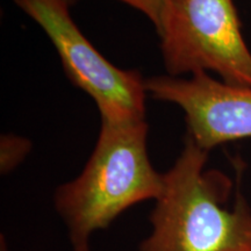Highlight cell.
Here are the masks:
<instances>
[{"mask_svg":"<svg viewBox=\"0 0 251 251\" xmlns=\"http://www.w3.org/2000/svg\"><path fill=\"white\" fill-rule=\"evenodd\" d=\"M147 140L146 120H101L85 168L75 179L59 185L54 196L72 251H92L96 231L109 227L129 207L161 196L164 174L153 169Z\"/></svg>","mask_w":251,"mask_h":251,"instance_id":"cell-1","label":"cell"},{"mask_svg":"<svg viewBox=\"0 0 251 251\" xmlns=\"http://www.w3.org/2000/svg\"><path fill=\"white\" fill-rule=\"evenodd\" d=\"M208 152L187 135L164 174L140 251H251L250 206L237 192L233 208L225 207L231 183L222 172L206 170Z\"/></svg>","mask_w":251,"mask_h":251,"instance_id":"cell-2","label":"cell"},{"mask_svg":"<svg viewBox=\"0 0 251 251\" xmlns=\"http://www.w3.org/2000/svg\"><path fill=\"white\" fill-rule=\"evenodd\" d=\"M156 30L169 76L213 71L251 87V51L234 0H168Z\"/></svg>","mask_w":251,"mask_h":251,"instance_id":"cell-3","label":"cell"},{"mask_svg":"<svg viewBox=\"0 0 251 251\" xmlns=\"http://www.w3.org/2000/svg\"><path fill=\"white\" fill-rule=\"evenodd\" d=\"M45 30L69 79L96 102L101 120H146L147 90L136 70L113 65L84 36L70 15L68 0H14Z\"/></svg>","mask_w":251,"mask_h":251,"instance_id":"cell-4","label":"cell"},{"mask_svg":"<svg viewBox=\"0 0 251 251\" xmlns=\"http://www.w3.org/2000/svg\"><path fill=\"white\" fill-rule=\"evenodd\" d=\"M144 84L153 99L183 109L187 135L200 148L209 151L231 141L251 139V87L230 85L207 72L190 78L149 77Z\"/></svg>","mask_w":251,"mask_h":251,"instance_id":"cell-5","label":"cell"},{"mask_svg":"<svg viewBox=\"0 0 251 251\" xmlns=\"http://www.w3.org/2000/svg\"><path fill=\"white\" fill-rule=\"evenodd\" d=\"M31 150V142L26 137L5 134L0 140V170L2 175L14 170L24 162Z\"/></svg>","mask_w":251,"mask_h":251,"instance_id":"cell-6","label":"cell"},{"mask_svg":"<svg viewBox=\"0 0 251 251\" xmlns=\"http://www.w3.org/2000/svg\"><path fill=\"white\" fill-rule=\"evenodd\" d=\"M119 1L125 2L130 7L140 11L151 21L155 28H157L168 0H119Z\"/></svg>","mask_w":251,"mask_h":251,"instance_id":"cell-7","label":"cell"},{"mask_svg":"<svg viewBox=\"0 0 251 251\" xmlns=\"http://www.w3.org/2000/svg\"><path fill=\"white\" fill-rule=\"evenodd\" d=\"M0 251H8L7 243H6L4 235H1V237H0Z\"/></svg>","mask_w":251,"mask_h":251,"instance_id":"cell-8","label":"cell"},{"mask_svg":"<svg viewBox=\"0 0 251 251\" xmlns=\"http://www.w3.org/2000/svg\"><path fill=\"white\" fill-rule=\"evenodd\" d=\"M68 1H69V4H70V5H72V4H74V2H75V1H76V0H68Z\"/></svg>","mask_w":251,"mask_h":251,"instance_id":"cell-9","label":"cell"}]
</instances>
